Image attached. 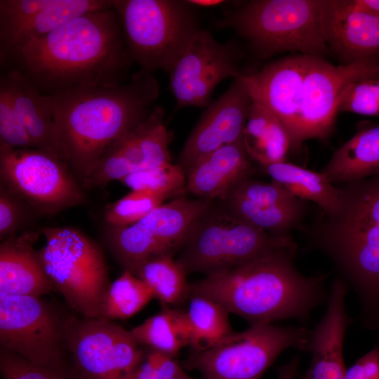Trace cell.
<instances>
[{"mask_svg":"<svg viewBox=\"0 0 379 379\" xmlns=\"http://www.w3.org/2000/svg\"><path fill=\"white\" fill-rule=\"evenodd\" d=\"M0 60L46 96L124 84L133 62L113 8L85 13L15 45L0 53Z\"/></svg>","mask_w":379,"mask_h":379,"instance_id":"6da1fadb","label":"cell"},{"mask_svg":"<svg viewBox=\"0 0 379 379\" xmlns=\"http://www.w3.org/2000/svg\"><path fill=\"white\" fill-rule=\"evenodd\" d=\"M294 243L190 284V296L208 298L251 324L297 319L306 324L327 303V275L307 277L294 264Z\"/></svg>","mask_w":379,"mask_h":379,"instance_id":"7a4b0ae2","label":"cell"},{"mask_svg":"<svg viewBox=\"0 0 379 379\" xmlns=\"http://www.w3.org/2000/svg\"><path fill=\"white\" fill-rule=\"evenodd\" d=\"M159 86L140 69L124 84L49 96L66 163L81 185L103 154L154 108Z\"/></svg>","mask_w":379,"mask_h":379,"instance_id":"3957f363","label":"cell"},{"mask_svg":"<svg viewBox=\"0 0 379 379\" xmlns=\"http://www.w3.org/2000/svg\"><path fill=\"white\" fill-rule=\"evenodd\" d=\"M338 188V208L311 227L310 246L331 258L360 298L379 305V172Z\"/></svg>","mask_w":379,"mask_h":379,"instance_id":"277c9868","label":"cell"},{"mask_svg":"<svg viewBox=\"0 0 379 379\" xmlns=\"http://www.w3.org/2000/svg\"><path fill=\"white\" fill-rule=\"evenodd\" d=\"M325 0H253L218 23L248 41L261 57L295 51L321 58L331 53L322 23Z\"/></svg>","mask_w":379,"mask_h":379,"instance_id":"5b68a950","label":"cell"},{"mask_svg":"<svg viewBox=\"0 0 379 379\" xmlns=\"http://www.w3.org/2000/svg\"><path fill=\"white\" fill-rule=\"evenodd\" d=\"M193 7L187 1L113 0L133 62L169 73L200 29Z\"/></svg>","mask_w":379,"mask_h":379,"instance_id":"8992f818","label":"cell"},{"mask_svg":"<svg viewBox=\"0 0 379 379\" xmlns=\"http://www.w3.org/2000/svg\"><path fill=\"white\" fill-rule=\"evenodd\" d=\"M294 243L291 236L270 234L213 205L196 222L178 261L187 274H217Z\"/></svg>","mask_w":379,"mask_h":379,"instance_id":"52a82bcc","label":"cell"},{"mask_svg":"<svg viewBox=\"0 0 379 379\" xmlns=\"http://www.w3.org/2000/svg\"><path fill=\"white\" fill-rule=\"evenodd\" d=\"M41 233L46 241L39 253L53 288L84 318L100 317L110 284L99 247L72 227H45Z\"/></svg>","mask_w":379,"mask_h":379,"instance_id":"ba28073f","label":"cell"},{"mask_svg":"<svg viewBox=\"0 0 379 379\" xmlns=\"http://www.w3.org/2000/svg\"><path fill=\"white\" fill-rule=\"evenodd\" d=\"M310 336L306 326L253 324L208 350L193 352L184 366L198 371L205 379H260L284 350L309 352Z\"/></svg>","mask_w":379,"mask_h":379,"instance_id":"9c48e42d","label":"cell"},{"mask_svg":"<svg viewBox=\"0 0 379 379\" xmlns=\"http://www.w3.org/2000/svg\"><path fill=\"white\" fill-rule=\"evenodd\" d=\"M213 201L178 198L162 204L128 226L109 227L107 241L114 256L134 273L147 260L180 251L199 219Z\"/></svg>","mask_w":379,"mask_h":379,"instance_id":"30bf717a","label":"cell"},{"mask_svg":"<svg viewBox=\"0 0 379 379\" xmlns=\"http://www.w3.org/2000/svg\"><path fill=\"white\" fill-rule=\"evenodd\" d=\"M67 164L36 148L0 152L1 182L30 207L54 213L82 204L85 194Z\"/></svg>","mask_w":379,"mask_h":379,"instance_id":"8fae6325","label":"cell"},{"mask_svg":"<svg viewBox=\"0 0 379 379\" xmlns=\"http://www.w3.org/2000/svg\"><path fill=\"white\" fill-rule=\"evenodd\" d=\"M65 342L86 379H133L145 358L131 334L102 317L64 321Z\"/></svg>","mask_w":379,"mask_h":379,"instance_id":"7c38bea8","label":"cell"},{"mask_svg":"<svg viewBox=\"0 0 379 379\" xmlns=\"http://www.w3.org/2000/svg\"><path fill=\"white\" fill-rule=\"evenodd\" d=\"M64 321L41 297L0 294L1 349L32 363H64Z\"/></svg>","mask_w":379,"mask_h":379,"instance_id":"4fadbf2b","label":"cell"},{"mask_svg":"<svg viewBox=\"0 0 379 379\" xmlns=\"http://www.w3.org/2000/svg\"><path fill=\"white\" fill-rule=\"evenodd\" d=\"M378 68L376 59L334 65L313 57L302 84L296 151L309 139L329 135L345 88L353 81L375 79Z\"/></svg>","mask_w":379,"mask_h":379,"instance_id":"5bb4252c","label":"cell"},{"mask_svg":"<svg viewBox=\"0 0 379 379\" xmlns=\"http://www.w3.org/2000/svg\"><path fill=\"white\" fill-rule=\"evenodd\" d=\"M237 56L232 44H220L208 32L199 29L169 72L176 109L208 106L220 83L241 75Z\"/></svg>","mask_w":379,"mask_h":379,"instance_id":"9a60e30c","label":"cell"},{"mask_svg":"<svg viewBox=\"0 0 379 379\" xmlns=\"http://www.w3.org/2000/svg\"><path fill=\"white\" fill-rule=\"evenodd\" d=\"M253 100L239 77L211 102L189 135L178 157L185 174L196 163L218 149L243 139Z\"/></svg>","mask_w":379,"mask_h":379,"instance_id":"2e32d148","label":"cell"},{"mask_svg":"<svg viewBox=\"0 0 379 379\" xmlns=\"http://www.w3.org/2000/svg\"><path fill=\"white\" fill-rule=\"evenodd\" d=\"M313 57L299 54L273 61L252 74H241L253 101L272 112L296 151L302 84Z\"/></svg>","mask_w":379,"mask_h":379,"instance_id":"e0dca14e","label":"cell"},{"mask_svg":"<svg viewBox=\"0 0 379 379\" xmlns=\"http://www.w3.org/2000/svg\"><path fill=\"white\" fill-rule=\"evenodd\" d=\"M323 30L331 52L345 64L379 60V17L350 0H325Z\"/></svg>","mask_w":379,"mask_h":379,"instance_id":"ac0fdd59","label":"cell"},{"mask_svg":"<svg viewBox=\"0 0 379 379\" xmlns=\"http://www.w3.org/2000/svg\"><path fill=\"white\" fill-rule=\"evenodd\" d=\"M39 233L25 231L0 246V294L41 297L54 289L34 248Z\"/></svg>","mask_w":379,"mask_h":379,"instance_id":"d6986e66","label":"cell"},{"mask_svg":"<svg viewBox=\"0 0 379 379\" xmlns=\"http://www.w3.org/2000/svg\"><path fill=\"white\" fill-rule=\"evenodd\" d=\"M0 88L6 92L20 116L34 148L66 163L53 120L51 98L41 94L25 78L11 69H5L1 74Z\"/></svg>","mask_w":379,"mask_h":379,"instance_id":"ffe728a7","label":"cell"},{"mask_svg":"<svg viewBox=\"0 0 379 379\" xmlns=\"http://www.w3.org/2000/svg\"><path fill=\"white\" fill-rule=\"evenodd\" d=\"M251 159L243 139L223 146L196 163L186 173V188L200 199H225L251 172Z\"/></svg>","mask_w":379,"mask_h":379,"instance_id":"44dd1931","label":"cell"},{"mask_svg":"<svg viewBox=\"0 0 379 379\" xmlns=\"http://www.w3.org/2000/svg\"><path fill=\"white\" fill-rule=\"evenodd\" d=\"M164 111L154 106L149 115L109 149L131 173L171 162Z\"/></svg>","mask_w":379,"mask_h":379,"instance_id":"7402d4cb","label":"cell"},{"mask_svg":"<svg viewBox=\"0 0 379 379\" xmlns=\"http://www.w3.org/2000/svg\"><path fill=\"white\" fill-rule=\"evenodd\" d=\"M333 184L379 172V125L364 126L338 149L321 171Z\"/></svg>","mask_w":379,"mask_h":379,"instance_id":"603a6c76","label":"cell"},{"mask_svg":"<svg viewBox=\"0 0 379 379\" xmlns=\"http://www.w3.org/2000/svg\"><path fill=\"white\" fill-rule=\"evenodd\" d=\"M243 141L251 159L263 167L286 161L291 149L288 134L280 120L254 101L248 110Z\"/></svg>","mask_w":379,"mask_h":379,"instance_id":"cb8c5ba5","label":"cell"},{"mask_svg":"<svg viewBox=\"0 0 379 379\" xmlns=\"http://www.w3.org/2000/svg\"><path fill=\"white\" fill-rule=\"evenodd\" d=\"M272 181L282 186L296 198L316 204L324 215L338 208L340 192L321 173L286 161L264 167Z\"/></svg>","mask_w":379,"mask_h":379,"instance_id":"d4e9b609","label":"cell"},{"mask_svg":"<svg viewBox=\"0 0 379 379\" xmlns=\"http://www.w3.org/2000/svg\"><path fill=\"white\" fill-rule=\"evenodd\" d=\"M113 8V0H55L19 25L0 43V53L32 39L49 34L85 13Z\"/></svg>","mask_w":379,"mask_h":379,"instance_id":"484cf974","label":"cell"},{"mask_svg":"<svg viewBox=\"0 0 379 379\" xmlns=\"http://www.w3.org/2000/svg\"><path fill=\"white\" fill-rule=\"evenodd\" d=\"M139 345H144L171 357L190 343L185 312L165 307L130 331Z\"/></svg>","mask_w":379,"mask_h":379,"instance_id":"4316f807","label":"cell"},{"mask_svg":"<svg viewBox=\"0 0 379 379\" xmlns=\"http://www.w3.org/2000/svg\"><path fill=\"white\" fill-rule=\"evenodd\" d=\"M225 208L245 222L277 236H290L289 232L301 222L304 201L291 205L262 204L246 199L226 197Z\"/></svg>","mask_w":379,"mask_h":379,"instance_id":"83f0119b","label":"cell"},{"mask_svg":"<svg viewBox=\"0 0 379 379\" xmlns=\"http://www.w3.org/2000/svg\"><path fill=\"white\" fill-rule=\"evenodd\" d=\"M164 305H178L190 298V284L183 266L172 255L150 258L134 272Z\"/></svg>","mask_w":379,"mask_h":379,"instance_id":"f1b7e54d","label":"cell"},{"mask_svg":"<svg viewBox=\"0 0 379 379\" xmlns=\"http://www.w3.org/2000/svg\"><path fill=\"white\" fill-rule=\"evenodd\" d=\"M185 312L193 352L208 350L234 331L229 312L220 304L200 295H190Z\"/></svg>","mask_w":379,"mask_h":379,"instance_id":"f546056e","label":"cell"},{"mask_svg":"<svg viewBox=\"0 0 379 379\" xmlns=\"http://www.w3.org/2000/svg\"><path fill=\"white\" fill-rule=\"evenodd\" d=\"M153 298L150 288L129 270H125L109 286L102 300L100 317L107 319L130 318Z\"/></svg>","mask_w":379,"mask_h":379,"instance_id":"4dcf8cb0","label":"cell"},{"mask_svg":"<svg viewBox=\"0 0 379 379\" xmlns=\"http://www.w3.org/2000/svg\"><path fill=\"white\" fill-rule=\"evenodd\" d=\"M120 182L131 190L147 191L171 197L186 187V174L179 164L171 162L135 171Z\"/></svg>","mask_w":379,"mask_h":379,"instance_id":"1f68e13d","label":"cell"},{"mask_svg":"<svg viewBox=\"0 0 379 379\" xmlns=\"http://www.w3.org/2000/svg\"><path fill=\"white\" fill-rule=\"evenodd\" d=\"M170 197L147 191L131 190L105 214L109 227L128 226L139 221Z\"/></svg>","mask_w":379,"mask_h":379,"instance_id":"d6a6232c","label":"cell"},{"mask_svg":"<svg viewBox=\"0 0 379 379\" xmlns=\"http://www.w3.org/2000/svg\"><path fill=\"white\" fill-rule=\"evenodd\" d=\"M0 371L4 379H86L74 366L39 365L1 349Z\"/></svg>","mask_w":379,"mask_h":379,"instance_id":"836d02e7","label":"cell"},{"mask_svg":"<svg viewBox=\"0 0 379 379\" xmlns=\"http://www.w3.org/2000/svg\"><path fill=\"white\" fill-rule=\"evenodd\" d=\"M337 112L379 116V80L364 79L349 84L340 96Z\"/></svg>","mask_w":379,"mask_h":379,"instance_id":"e575fe53","label":"cell"},{"mask_svg":"<svg viewBox=\"0 0 379 379\" xmlns=\"http://www.w3.org/2000/svg\"><path fill=\"white\" fill-rule=\"evenodd\" d=\"M34 148L25 124L6 92L0 88V152Z\"/></svg>","mask_w":379,"mask_h":379,"instance_id":"d590c367","label":"cell"},{"mask_svg":"<svg viewBox=\"0 0 379 379\" xmlns=\"http://www.w3.org/2000/svg\"><path fill=\"white\" fill-rule=\"evenodd\" d=\"M226 197L270 205H291L302 201L274 181L265 182L249 178L238 183Z\"/></svg>","mask_w":379,"mask_h":379,"instance_id":"8d00e7d4","label":"cell"},{"mask_svg":"<svg viewBox=\"0 0 379 379\" xmlns=\"http://www.w3.org/2000/svg\"><path fill=\"white\" fill-rule=\"evenodd\" d=\"M55 0H0V43L22 23Z\"/></svg>","mask_w":379,"mask_h":379,"instance_id":"74e56055","label":"cell"},{"mask_svg":"<svg viewBox=\"0 0 379 379\" xmlns=\"http://www.w3.org/2000/svg\"><path fill=\"white\" fill-rule=\"evenodd\" d=\"M26 202L1 182L0 239L1 241L16 234L27 220Z\"/></svg>","mask_w":379,"mask_h":379,"instance_id":"f35d334b","label":"cell"},{"mask_svg":"<svg viewBox=\"0 0 379 379\" xmlns=\"http://www.w3.org/2000/svg\"><path fill=\"white\" fill-rule=\"evenodd\" d=\"M182 370L173 357L152 350L145 357L133 379H172Z\"/></svg>","mask_w":379,"mask_h":379,"instance_id":"ab89813d","label":"cell"},{"mask_svg":"<svg viewBox=\"0 0 379 379\" xmlns=\"http://www.w3.org/2000/svg\"><path fill=\"white\" fill-rule=\"evenodd\" d=\"M345 379H379V346L376 345L346 368Z\"/></svg>","mask_w":379,"mask_h":379,"instance_id":"60d3db41","label":"cell"},{"mask_svg":"<svg viewBox=\"0 0 379 379\" xmlns=\"http://www.w3.org/2000/svg\"><path fill=\"white\" fill-rule=\"evenodd\" d=\"M299 364V357H293L288 363L278 368L277 379H295L298 371Z\"/></svg>","mask_w":379,"mask_h":379,"instance_id":"b9f144b4","label":"cell"},{"mask_svg":"<svg viewBox=\"0 0 379 379\" xmlns=\"http://www.w3.org/2000/svg\"><path fill=\"white\" fill-rule=\"evenodd\" d=\"M350 1L354 6L379 17V0H350Z\"/></svg>","mask_w":379,"mask_h":379,"instance_id":"7bdbcfd3","label":"cell"},{"mask_svg":"<svg viewBox=\"0 0 379 379\" xmlns=\"http://www.w3.org/2000/svg\"><path fill=\"white\" fill-rule=\"evenodd\" d=\"M192 6L213 7L223 4L222 0H188L187 1Z\"/></svg>","mask_w":379,"mask_h":379,"instance_id":"ee69618b","label":"cell"},{"mask_svg":"<svg viewBox=\"0 0 379 379\" xmlns=\"http://www.w3.org/2000/svg\"><path fill=\"white\" fill-rule=\"evenodd\" d=\"M172 379H198L192 378L188 375L183 370L178 373L174 378Z\"/></svg>","mask_w":379,"mask_h":379,"instance_id":"f6af8a7d","label":"cell"},{"mask_svg":"<svg viewBox=\"0 0 379 379\" xmlns=\"http://www.w3.org/2000/svg\"><path fill=\"white\" fill-rule=\"evenodd\" d=\"M375 79L379 80V68H378V70L375 77Z\"/></svg>","mask_w":379,"mask_h":379,"instance_id":"bcb514c9","label":"cell"}]
</instances>
